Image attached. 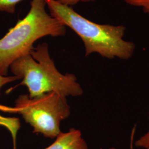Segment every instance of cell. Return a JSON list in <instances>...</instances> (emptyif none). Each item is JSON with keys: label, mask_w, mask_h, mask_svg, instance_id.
I'll use <instances>...</instances> for the list:
<instances>
[{"label": "cell", "mask_w": 149, "mask_h": 149, "mask_svg": "<svg viewBox=\"0 0 149 149\" xmlns=\"http://www.w3.org/2000/svg\"><path fill=\"white\" fill-rule=\"evenodd\" d=\"M50 15L69 27L81 38L85 56L97 53L108 59L127 60L133 55L135 44L126 40L124 25L101 24L86 18L71 7L54 0H45Z\"/></svg>", "instance_id": "1"}, {"label": "cell", "mask_w": 149, "mask_h": 149, "mask_svg": "<svg viewBox=\"0 0 149 149\" xmlns=\"http://www.w3.org/2000/svg\"><path fill=\"white\" fill-rule=\"evenodd\" d=\"M45 0H32L27 16L0 39V74L6 76L17 59L30 54L33 44L46 36H64L66 27L45 10Z\"/></svg>", "instance_id": "2"}, {"label": "cell", "mask_w": 149, "mask_h": 149, "mask_svg": "<svg viewBox=\"0 0 149 149\" xmlns=\"http://www.w3.org/2000/svg\"><path fill=\"white\" fill-rule=\"evenodd\" d=\"M14 76L22 80L20 85L25 86L28 96L35 98L55 92L63 96H79L83 90L72 74H62L56 69L50 56L47 43L39 44L30 54L17 59L10 66Z\"/></svg>", "instance_id": "3"}, {"label": "cell", "mask_w": 149, "mask_h": 149, "mask_svg": "<svg viewBox=\"0 0 149 149\" xmlns=\"http://www.w3.org/2000/svg\"><path fill=\"white\" fill-rule=\"evenodd\" d=\"M10 112L21 114L33 128V133L41 134L47 138H56L61 132L60 123L69 117L70 108L65 96L55 92L31 98L21 95Z\"/></svg>", "instance_id": "4"}, {"label": "cell", "mask_w": 149, "mask_h": 149, "mask_svg": "<svg viewBox=\"0 0 149 149\" xmlns=\"http://www.w3.org/2000/svg\"><path fill=\"white\" fill-rule=\"evenodd\" d=\"M44 149H89L79 130L70 129L66 133L61 132L53 144Z\"/></svg>", "instance_id": "5"}, {"label": "cell", "mask_w": 149, "mask_h": 149, "mask_svg": "<svg viewBox=\"0 0 149 149\" xmlns=\"http://www.w3.org/2000/svg\"><path fill=\"white\" fill-rule=\"evenodd\" d=\"M22 0H0V11L13 14L16 11V6Z\"/></svg>", "instance_id": "6"}, {"label": "cell", "mask_w": 149, "mask_h": 149, "mask_svg": "<svg viewBox=\"0 0 149 149\" xmlns=\"http://www.w3.org/2000/svg\"><path fill=\"white\" fill-rule=\"evenodd\" d=\"M128 5L141 8L145 13L149 15V0H121Z\"/></svg>", "instance_id": "7"}, {"label": "cell", "mask_w": 149, "mask_h": 149, "mask_svg": "<svg viewBox=\"0 0 149 149\" xmlns=\"http://www.w3.org/2000/svg\"><path fill=\"white\" fill-rule=\"evenodd\" d=\"M135 145L136 147L140 148H142L143 149H149V130L144 134L143 135L140 136L135 141Z\"/></svg>", "instance_id": "8"}, {"label": "cell", "mask_w": 149, "mask_h": 149, "mask_svg": "<svg viewBox=\"0 0 149 149\" xmlns=\"http://www.w3.org/2000/svg\"><path fill=\"white\" fill-rule=\"evenodd\" d=\"M21 80L19 77L16 76H3L0 74V95H1V89L2 87L7 84L13 82L16 80Z\"/></svg>", "instance_id": "9"}, {"label": "cell", "mask_w": 149, "mask_h": 149, "mask_svg": "<svg viewBox=\"0 0 149 149\" xmlns=\"http://www.w3.org/2000/svg\"><path fill=\"white\" fill-rule=\"evenodd\" d=\"M54 1H56L64 5L71 7L72 6L76 5L80 2H90L94 0H54Z\"/></svg>", "instance_id": "10"}, {"label": "cell", "mask_w": 149, "mask_h": 149, "mask_svg": "<svg viewBox=\"0 0 149 149\" xmlns=\"http://www.w3.org/2000/svg\"><path fill=\"white\" fill-rule=\"evenodd\" d=\"M116 149V148H113H113H110V149Z\"/></svg>", "instance_id": "11"}, {"label": "cell", "mask_w": 149, "mask_h": 149, "mask_svg": "<svg viewBox=\"0 0 149 149\" xmlns=\"http://www.w3.org/2000/svg\"><path fill=\"white\" fill-rule=\"evenodd\" d=\"M13 149H16V146H13Z\"/></svg>", "instance_id": "12"}]
</instances>
